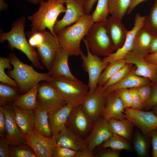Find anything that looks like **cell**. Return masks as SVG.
Listing matches in <instances>:
<instances>
[{
	"mask_svg": "<svg viewBox=\"0 0 157 157\" xmlns=\"http://www.w3.org/2000/svg\"><path fill=\"white\" fill-rule=\"evenodd\" d=\"M94 23L91 15H85L77 22L63 29L57 34L61 47L69 56H80L81 42Z\"/></svg>",
	"mask_w": 157,
	"mask_h": 157,
	"instance_id": "cell-1",
	"label": "cell"
},
{
	"mask_svg": "<svg viewBox=\"0 0 157 157\" xmlns=\"http://www.w3.org/2000/svg\"><path fill=\"white\" fill-rule=\"evenodd\" d=\"M25 25V17L23 16L18 18L13 22L10 31L7 32H1L0 42L7 41L10 49H15L21 51L35 67L39 69H43L44 67L40 62L35 48L31 46L26 39L24 33Z\"/></svg>",
	"mask_w": 157,
	"mask_h": 157,
	"instance_id": "cell-2",
	"label": "cell"
},
{
	"mask_svg": "<svg viewBox=\"0 0 157 157\" xmlns=\"http://www.w3.org/2000/svg\"><path fill=\"white\" fill-rule=\"evenodd\" d=\"M65 0H47L41 1L38 10L28 17L31 22V31H36L48 29L53 35L57 36L54 33V27L58 16L65 13Z\"/></svg>",
	"mask_w": 157,
	"mask_h": 157,
	"instance_id": "cell-3",
	"label": "cell"
},
{
	"mask_svg": "<svg viewBox=\"0 0 157 157\" xmlns=\"http://www.w3.org/2000/svg\"><path fill=\"white\" fill-rule=\"evenodd\" d=\"M8 58L13 68L7 73L16 81L22 94L41 81H48L50 77L48 72H39L33 66L24 63L13 53H10Z\"/></svg>",
	"mask_w": 157,
	"mask_h": 157,
	"instance_id": "cell-4",
	"label": "cell"
},
{
	"mask_svg": "<svg viewBox=\"0 0 157 157\" xmlns=\"http://www.w3.org/2000/svg\"><path fill=\"white\" fill-rule=\"evenodd\" d=\"M60 93L67 104L74 107L81 105L89 92L88 85L79 80L50 77L48 81Z\"/></svg>",
	"mask_w": 157,
	"mask_h": 157,
	"instance_id": "cell-5",
	"label": "cell"
},
{
	"mask_svg": "<svg viewBox=\"0 0 157 157\" xmlns=\"http://www.w3.org/2000/svg\"><path fill=\"white\" fill-rule=\"evenodd\" d=\"M83 40L90 51L99 56L106 57L113 53L115 49L105 21L94 23L86 35V39L83 38Z\"/></svg>",
	"mask_w": 157,
	"mask_h": 157,
	"instance_id": "cell-6",
	"label": "cell"
},
{
	"mask_svg": "<svg viewBox=\"0 0 157 157\" xmlns=\"http://www.w3.org/2000/svg\"><path fill=\"white\" fill-rule=\"evenodd\" d=\"M37 100V107L43 109L48 113L67 104L58 92L46 81L39 83Z\"/></svg>",
	"mask_w": 157,
	"mask_h": 157,
	"instance_id": "cell-7",
	"label": "cell"
},
{
	"mask_svg": "<svg viewBox=\"0 0 157 157\" xmlns=\"http://www.w3.org/2000/svg\"><path fill=\"white\" fill-rule=\"evenodd\" d=\"M87 54L85 55L83 52L80 56L82 60V67L88 75V85L89 92L93 91L97 88L100 76L108 63L104 62L99 56L92 53L90 50L85 42Z\"/></svg>",
	"mask_w": 157,
	"mask_h": 157,
	"instance_id": "cell-8",
	"label": "cell"
},
{
	"mask_svg": "<svg viewBox=\"0 0 157 157\" xmlns=\"http://www.w3.org/2000/svg\"><path fill=\"white\" fill-rule=\"evenodd\" d=\"M123 113L125 118L130 120L148 138H150L151 132L157 128V116L153 111L127 108H125Z\"/></svg>",
	"mask_w": 157,
	"mask_h": 157,
	"instance_id": "cell-9",
	"label": "cell"
},
{
	"mask_svg": "<svg viewBox=\"0 0 157 157\" xmlns=\"http://www.w3.org/2000/svg\"><path fill=\"white\" fill-rule=\"evenodd\" d=\"M93 124L94 122L87 116L81 105L72 109L65 126L74 133L85 139L90 132Z\"/></svg>",
	"mask_w": 157,
	"mask_h": 157,
	"instance_id": "cell-10",
	"label": "cell"
},
{
	"mask_svg": "<svg viewBox=\"0 0 157 157\" xmlns=\"http://www.w3.org/2000/svg\"><path fill=\"white\" fill-rule=\"evenodd\" d=\"M106 101L102 86L98 85L94 90L88 92L81 106L87 116L94 122L101 117Z\"/></svg>",
	"mask_w": 157,
	"mask_h": 157,
	"instance_id": "cell-11",
	"label": "cell"
},
{
	"mask_svg": "<svg viewBox=\"0 0 157 157\" xmlns=\"http://www.w3.org/2000/svg\"><path fill=\"white\" fill-rule=\"evenodd\" d=\"M145 17L138 13L136 14L133 27L128 31L123 45L115 52L104 58L102 59L104 62L109 64L120 59H124L126 56L132 50L136 35L143 26Z\"/></svg>",
	"mask_w": 157,
	"mask_h": 157,
	"instance_id": "cell-12",
	"label": "cell"
},
{
	"mask_svg": "<svg viewBox=\"0 0 157 157\" xmlns=\"http://www.w3.org/2000/svg\"><path fill=\"white\" fill-rule=\"evenodd\" d=\"M24 136L37 157H52L53 149L57 145L55 136L45 137L35 131Z\"/></svg>",
	"mask_w": 157,
	"mask_h": 157,
	"instance_id": "cell-13",
	"label": "cell"
},
{
	"mask_svg": "<svg viewBox=\"0 0 157 157\" xmlns=\"http://www.w3.org/2000/svg\"><path fill=\"white\" fill-rule=\"evenodd\" d=\"M87 0H65L66 10L65 14L60 19L57 20L54 27L56 34L64 28L77 22L85 15L84 6Z\"/></svg>",
	"mask_w": 157,
	"mask_h": 157,
	"instance_id": "cell-14",
	"label": "cell"
},
{
	"mask_svg": "<svg viewBox=\"0 0 157 157\" xmlns=\"http://www.w3.org/2000/svg\"><path fill=\"white\" fill-rule=\"evenodd\" d=\"M145 55L135 50H132L125 57L126 64H133L136 66L134 74L153 81H157V65L147 61Z\"/></svg>",
	"mask_w": 157,
	"mask_h": 157,
	"instance_id": "cell-15",
	"label": "cell"
},
{
	"mask_svg": "<svg viewBox=\"0 0 157 157\" xmlns=\"http://www.w3.org/2000/svg\"><path fill=\"white\" fill-rule=\"evenodd\" d=\"M61 47L57 36L46 30L44 40L36 49L39 59L49 71L58 51Z\"/></svg>",
	"mask_w": 157,
	"mask_h": 157,
	"instance_id": "cell-16",
	"label": "cell"
},
{
	"mask_svg": "<svg viewBox=\"0 0 157 157\" xmlns=\"http://www.w3.org/2000/svg\"><path fill=\"white\" fill-rule=\"evenodd\" d=\"M3 107L6 120L5 138L12 146L26 144V140L16 122L13 106L6 105Z\"/></svg>",
	"mask_w": 157,
	"mask_h": 157,
	"instance_id": "cell-17",
	"label": "cell"
},
{
	"mask_svg": "<svg viewBox=\"0 0 157 157\" xmlns=\"http://www.w3.org/2000/svg\"><path fill=\"white\" fill-rule=\"evenodd\" d=\"M113 133L107 121L100 117L94 122L90 132L85 139L87 147L94 151L97 147L109 138Z\"/></svg>",
	"mask_w": 157,
	"mask_h": 157,
	"instance_id": "cell-18",
	"label": "cell"
},
{
	"mask_svg": "<svg viewBox=\"0 0 157 157\" xmlns=\"http://www.w3.org/2000/svg\"><path fill=\"white\" fill-rule=\"evenodd\" d=\"M69 55L61 47L58 51L52 66L49 71L51 77L76 81L78 79L71 72L68 64Z\"/></svg>",
	"mask_w": 157,
	"mask_h": 157,
	"instance_id": "cell-19",
	"label": "cell"
},
{
	"mask_svg": "<svg viewBox=\"0 0 157 157\" xmlns=\"http://www.w3.org/2000/svg\"><path fill=\"white\" fill-rule=\"evenodd\" d=\"M106 28L116 50L124 44L128 32L122 20L111 16L105 21Z\"/></svg>",
	"mask_w": 157,
	"mask_h": 157,
	"instance_id": "cell-20",
	"label": "cell"
},
{
	"mask_svg": "<svg viewBox=\"0 0 157 157\" xmlns=\"http://www.w3.org/2000/svg\"><path fill=\"white\" fill-rule=\"evenodd\" d=\"M106 96V103L101 117L107 121L111 118L121 120L125 118L123 115L125 108L116 91Z\"/></svg>",
	"mask_w": 157,
	"mask_h": 157,
	"instance_id": "cell-21",
	"label": "cell"
},
{
	"mask_svg": "<svg viewBox=\"0 0 157 157\" xmlns=\"http://www.w3.org/2000/svg\"><path fill=\"white\" fill-rule=\"evenodd\" d=\"M74 108L67 104L48 113L52 136H56L65 126L68 117Z\"/></svg>",
	"mask_w": 157,
	"mask_h": 157,
	"instance_id": "cell-22",
	"label": "cell"
},
{
	"mask_svg": "<svg viewBox=\"0 0 157 157\" xmlns=\"http://www.w3.org/2000/svg\"><path fill=\"white\" fill-rule=\"evenodd\" d=\"M58 145L78 151L87 147L85 139L80 137L66 126L56 136Z\"/></svg>",
	"mask_w": 157,
	"mask_h": 157,
	"instance_id": "cell-23",
	"label": "cell"
},
{
	"mask_svg": "<svg viewBox=\"0 0 157 157\" xmlns=\"http://www.w3.org/2000/svg\"><path fill=\"white\" fill-rule=\"evenodd\" d=\"M17 123L23 135L35 131V117L34 110L13 106Z\"/></svg>",
	"mask_w": 157,
	"mask_h": 157,
	"instance_id": "cell-24",
	"label": "cell"
},
{
	"mask_svg": "<svg viewBox=\"0 0 157 157\" xmlns=\"http://www.w3.org/2000/svg\"><path fill=\"white\" fill-rule=\"evenodd\" d=\"M149 84L148 79L133 73L128 75L119 82L103 90V93L106 96L114 91L122 89L137 88Z\"/></svg>",
	"mask_w": 157,
	"mask_h": 157,
	"instance_id": "cell-25",
	"label": "cell"
},
{
	"mask_svg": "<svg viewBox=\"0 0 157 157\" xmlns=\"http://www.w3.org/2000/svg\"><path fill=\"white\" fill-rule=\"evenodd\" d=\"M107 122L113 133L122 137L129 142L131 141L135 125L130 120L126 118L121 120L111 118Z\"/></svg>",
	"mask_w": 157,
	"mask_h": 157,
	"instance_id": "cell-26",
	"label": "cell"
},
{
	"mask_svg": "<svg viewBox=\"0 0 157 157\" xmlns=\"http://www.w3.org/2000/svg\"><path fill=\"white\" fill-rule=\"evenodd\" d=\"M39 83L19 96L13 103L12 106L22 109L34 110L37 107V94Z\"/></svg>",
	"mask_w": 157,
	"mask_h": 157,
	"instance_id": "cell-27",
	"label": "cell"
},
{
	"mask_svg": "<svg viewBox=\"0 0 157 157\" xmlns=\"http://www.w3.org/2000/svg\"><path fill=\"white\" fill-rule=\"evenodd\" d=\"M35 117V131L47 137L52 136L48 112L37 107L34 110Z\"/></svg>",
	"mask_w": 157,
	"mask_h": 157,
	"instance_id": "cell-28",
	"label": "cell"
},
{
	"mask_svg": "<svg viewBox=\"0 0 157 157\" xmlns=\"http://www.w3.org/2000/svg\"><path fill=\"white\" fill-rule=\"evenodd\" d=\"M154 37L143 26L138 32L132 50L138 51L144 55L149 52Z\"/></svg>",
	"mask_w": 157,
	"mask_h": 157,
	"instance_id": "cell-29",
	"label": "cell"
},
{
	"mask_svg": "<svg viewBox=\"0 0 157 157\" xmlns=\"http://www.w3.org/2000/svg\"><path fill=\"white\" fill-rule=\"evenodd\" d=\"M22 93L19 87H14L1 82L0 83V104L5 106L14 102Z\"/></svg>",
	"mask_w": 157,
	"mask_h": 157,
	"instance_id": "cell-30",
	"label": "cell"
},
{
	"mask_svg": "<svg viewBox=\"0 0 157 157\" xmlns=\"http://www.w3.org/2000/svg\"><path fill=\"white\" fill-rule=\"evenodd\" d=\"M131 0H109V13L122 20L127 13Z\"/></svg>",
	"mask_w": 157,
	"mask_h": 157,
	"instance_id": "cell-31",
	"label": "cell"
},
{
	"mask_svg": "<svg viewBox=\"0 0 157 157\" xmlns=\"http://www.w3.org/2000/svg\"><path fill=\"white\" fill-rule=\"evenodd\" d=\"M101 147L102 148H110L119 151L129 150L131 148V145L129 141L122 137L113 133L102 144Z\"/></svg>",
	"mask_w": 157,
	"mask_h": 157,
	"instance_id": "cell-32",
	"label": "cell"
},
{
	"mask_svg": "<svg viewBox=\"0 0 157 157\" xmlns=\"http://www.w3.org/2000/svg\"><path fill=\"white\" fill-rule=\"evenodd\" d=\"M126 64L124 59H120L108 64L100 76L98 85L103 86L110 78Z\"/></svg>",
	"mask_w": 157,
	"mask_h": 157,
	"instance_id": "cell-33",
	"label": "cell"
},
{
	"mask_svg": "<svg viewBox=\"0 0 157 157\" xmlns=\"http://www.w3.org/2000/svg\"><path fill=\"white\" fill-rule=\"evenodd\" d=\"M149 138L140 133H136L133 144L135 150L139 156L144 157L147 156L149 149L148 140Z\"/></svg>",
	"mask_w": 157,
	"mask_h": 157,
	"instance_id": "cell-34",
	"label": "cell"
},
{
	"mask_svg": "<svg viewBox=\"0 0 157 157\" xmlns=\"http://www.w3.org/2000/svg\"><path fill=\"white\" fill-rule=\"evenodd\" d=\"M109 0H98L95 10L91 15L94 23L106 21L109 13Z\"/></svg>",
	"mask_w": 157,
	"mask_h": 157,
	"instance_id": "cell-35",
	"label": "cell"
},
{
	"mask_svg": "<svg viewBox=\"0 0 157 157\" xmlns=\"http://www.w3.org/2000/svg\"><path fill=\"white\" fill-rule=\"evenodd\" d=\"M143 27L154 37H157V0L152 7L149 15L146 17Z\"/></svg>",
	"mask_w": 157,
	"mask_h": 157,
	"instance_id": "cell-36",
	"label": "cell"
},
{
	"mask_svg": "<svg viewBox=\"0 0 157 157\" xmlns=\"http://www.w3.org/2000/svg\"><path fill=\"white\" fill-rule=\"evenodd\" d=\"M8 58L1 57L0 58V81L10 85L19 87L16 81L5 72L7 68L10 70L12 68Z\"/></svg>",
	"mask_w": 157,
	"mask_h": 157,
	"instance_id": "cell-37",
	"label": "cell"
},
{
	"mask_svg": "<svg viewBox=\"0 0 157 157\" xmlns=\"http://www.w3.org/2000/svg\"><path fill=\"white\" fill-rule=\"evenodd\" d=\"M25 144L10 147L11 157H37L32 149Z\"/></svg>",
	"mask_w": 157,
	"mask_h": 157,
	"instance_id": "cell-38",
	"label": "cell"
},
{
	"mask_svg": "<svg viewBox=\"0 0 157 157\" xmlns=\"http://www.w3.org/2000/svg\"><path fill=\"white\" fill-rule=\"evenodd\" d=\"M130 70L129 66L126 64L120 69L102 86L103 90L108 87L119 82L128 75Z\"/></svg>",
	"mask_w": 157,
	"mask_h": 157,
	"instance_id": "cell-39",
	"label": "cell"
},
{
	"mask_svg": "<svg viewBox=\"0 0 157 157\" xmlns=\"http://www.w3.org/2000/svg\"><path fill=\"white\" fill-rule=\"evenodd\" d=\"M46 30L36 31H28L26 34L29 38L28 42L32 47L36 48L43 42Z\"/></svg>",
	"mask_w": 157,
	"mask_h": 157,
	"instance_id": "cell-40",
	"label": "cell"
},
{
	"mask_svg": "<svg viewBox=\"0 0 157 157\" xmlns=\"http://www.w3.org/2000/svg\"><path fill=\"white\" fill-rule=\"evenodd\" d=\"M77 151L57 144L53 149L52 157H75Z\"/></svg>",
	"mask_w": 157,
	"mask_h": 157,
	"instance_id": "cell-41",
	"label": "cell"
},
{
	"mask_svg": "<svg viewBox=\"0 0 157 157\" xmlns=\"http://www.w3.org/2000/svg\"><path fill=\"white\" fill-rule=\"evenodd\" d=\"M115 91L123 102L125 108H131L132 105V99L129 89H125Z\"/></svg>",
	"mask_w": 157,
	"mask_h": 157,
	"instance_id": "cell-42",
	"label": "cell"
},
{
	"mask_svg": "<svg viewBox=\"0 0 157 157\" xmlns=\"http://www.w3.org/2000/svg\"><path fill=\"white\" fill-rule=\"evenodd\" d=\"M137 90L140 101L143 104L150 97L152 89L149 85H146L137 88Z\"/></svg>",
	"mask_w": 157,
	"mask_h": 157,
	"instance_id": "cell-43",
	"label": "cell"
},
{
	"mask_svg": "<svg viewBox=\"0 0 157 157\" xmlns=\"http://www.w3.org/2000/svg\"><path fill=\"white\" fill-rule=\"evenodd\" d=\"M131 92L132 99L131 108L139 110H143V104L141 102L138 94L137 88L129 89Z\"/></svg>",
	"mask_w": 157,
	"mask_h": 157,
	"instance_id": "cell-44",
	"label": "cell"
},
{
	"mask_svg": "<svg viewBox=\"0 0 157 157\" xmlns=\"http://www.w3.org/2000/svg\"><path fill=\"white\" fill-rule=\"evenodd\" d=\"M102 148V150L94 153L95 157H119L120 156V151L110 148Z\"/></svg>",
	"mask_w": 157,
	"mask_h": 157,
	"instance_id": "cell-45",
	"label": "cell"
},
{
	"mask_svg": "<svg viewBox=\"0 0 157 157\" xmlns=\"http://www.w3.org/2000/svg\"><path fill=\"white\" fill-rule=\"evenodd\" d=\"M10 145L4 137L0 140V157H11Z\"/></svg>",
	"mask_w": 157,
	"mask_h": 157,
	"instance_id": "cell-46",
	"label": "cell"
},
{
	"mask_svg": "<svg viewBox=\"0 0 157 157\" xmlns=\"http://www.w3.org/2000/svg\"><path fill=\"white\" fill-rule=\"evenodd\" d=\"M157 104V86L152 90L151 95L149 99L143 104V109L148 110Z\"/></svg>",
	"mask_w": 157,
	"mask_h": 157,
	"instance_id": "cell-47",
	"label": "cell"
},
{
	"mask_svg": "<svg viewBox=\"0 0 157 157\" xmlns=\"http://www.w3.org/2000/svg\"><path fill=\"white\" fill-rule=\"evenodd\" d=\"M150 138L152 147V156L157 157V128L151 132Z\"/></svg>",
	"mask_w": 157,
	"mask_h": 157,
	"instance_id": "cell-48",
	"label": "cell"
},
{
	"mask_svg": "<svg viewBox=\"0 0 157 157\" xmlns=\"http://www.w3.org/2000/svg\"><path fill=\"white\" fill-rule=\"evenodd\" d=\"M6 120L3 107H0V134L1 137H4L5 133Z\"/></svg>",
	"mask_w": 157,
	"mask_h": 157,
	"instance_id": "cell-49",
	"label": "cell"
},
{
	"mask_svg": "<svg viewBox=\"0 0 157 157\" xmlns=\"http://www.w3.org/2000/svg\"><path fill=\"white\" fill-rule=\"evenodd\" d=\"M75 157H95L94 151L86 147L82 149L77 151Z\"/></svg>",
	"mask_w": 157,
	"mask_h": 157,
	"instance_id": "cell-50",
	"label": "cell"
},
{
	"mask_svg": "<svg viewBox=\"0 0 157 157\" xmlns=\"http://www.w3.org/2000/svg\"><path fill=\"white\" fill-rule=\"evenodd\" d=\"M98 0H87L84 6L85 15H89L93 8L94 4Z\"/></svg>",
	"mask_w": 157,
	"mask_h": 157,
	"instance_id": "cell-51",
	"label": "cell"
},
{
	"mask_svg": "<svg viewBox=\"0 0 157 157\" xmlns=\"http://www.w3.org/2000/svg\"><path fill=\"white\" fill-rule=\"evenodd\" d=\"M144 58L148 62L157 65V52L147 54Z\"/></svg>",
	"mask_w": 157,
	"mask_h": 157,
	"instance_id": "cell-52",
	"label": "cell"
},
{
	"mask_svg": "<svg viewBox=\"0 0 157 157\" xmlns=\"http://www.w3.org/2000/svg\"><path fill=\"white\" fill-rule=\"evenodd\" d=\"M145 0H131L130 6L127 13V14H130L138 5Z\"/></svg>",
	"mask_w": 157,
	"mask_h": 157,
	"instance_id": "cell-53",
	"label": "cell"
},
{
	"mask_svg": "<svg viewBox=\"0 0 157 157\" xmlns=\"http://www.w3.org/2000/svg\"><path fill=\"white\" fill-rule=\"evenodd\" d=\"M149 52H157V37H154L150 46Z\"/></svg>",
	"mask_w": 157,
	"mask_h": 157,
	"instance_id": "cell-54",
	"label": "cell"
},
{
	"mask_svg": "<svg viewBox=\"0 0 157 157\" xmlns=\"http://www.w3.org/2000/svg\"><path fill=\"white\" fill-rule=\"evenodd\" d=\"M8 5L5 2L4 0H0V9L1 10L7 9Z\"/></svg>",
	"mask_w": 157,
	"mask_h": 157,
	"instance_id": "cell-55",
	"label": "cell"
},
{
	"mask_svg": "<svg viewBox=\"0 0 157 157\" xmlns=\"http://www.w3.org/2000/svg\"><path fill=\"white\" fill-rule=\"evenodd\" d=\"M28 2L34 4H37L39 3L42 0H26Z\"/></svg>",
	"mask_w": 157,
	"mask_h": 157,
	"instance_id": "cell-56",
	"label": "cell"
},
{
	"mask_svg": "<svg viewBox=\"0 0 157 157\" xmlns=\"http://www.w3.org/2000/svg\"><path fill=\"white\" fill-rule=\"evenodd\" d=\"M152 108L154 112L157 116V104L154 106Z\"/></svg>",
	"mask_w": 157,
	"mask_h": 157,
	"instance_id": "cell-57",
	"label": "cell"
}]
</instances>
